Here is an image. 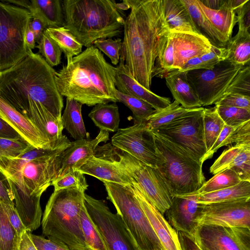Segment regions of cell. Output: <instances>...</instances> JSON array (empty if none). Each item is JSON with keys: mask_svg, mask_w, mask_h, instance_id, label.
<instances>
[{"mask_svg": "<svg viewBox=\"0 0 250 250\" xmlns=\"http://www.w3.org/2000/svg\"><path fill=\"white\" fill-rule=\"evenodd\" d=\"M8 220L19 239L23 232L27 229L23 225L15 206L2 203Z\"/></svg>", "mask_w": 250, "mask_h": 250, "instance_id": "53", "label": "cell"}, {"mask_svg": "<svg viewBox=\"0 0 250 250\" xmlns=\"http://www.w3.org/2000/svg\"><path fill=\"white\" fill-rule=\"evenodd\" d=\"M228 50L226 47H217L212 45L207 53L200 56L203 69H211L219 62L227 59Z\"/></svg>", "mask_w": 250, "mask_h": 250, "instance_id": "50", "label": "cell"}, {"mask_svg": "<svg viewBox=\"0 0 250 250\" xmlns=\"http://www.w3.org/2000/svg\"><path fill=\"white\" fill-rule=\"evenodd\" d=\"M173 41L169 30L161 37L157 57L155 60L152 77L165 78L169 72L174 70Z\"/></svg>", "mask_w": 250, "mask_h": 250, "instance_id": "32", "label": "cell"}, {"mask_svg": "<svg viewBox=\"0 0 250 250\" xmlns=\"http://www.w3.org/2000/svg\"><path fill=\"white\" fill-rule=\"evenodd\" d=\"M45 31L63 53L66 60L82 52V44L64 26L49 27Z\"/></svg>", "mask_w": 250, "mask_h": 250, "instance_id": "34", "label": "cell"}, {"mask_svg": "<svg viewBox=\"0 0 250 250\" xmlns=\"http://www.w3.org/2000/svg\"><path fill=\"white\" fill-rule=\"evenodd\" d=\"M56 72L41 55L33 52L0 71V98L29 119L47 140L54 121L61 120L63 107Z\"/></svg>", "mask_w": 250, "mask_h": 250, "instance_id": "1", "label": "cell"}, {"mask_svg": "<svg viewBox=\"0 0 250 250\" xmlns=\"http://www.w3.org/2000/svg\"><path fill=\"white\" fill-rule=\"evenodd\" d=\"M228 169L235 172L242 181L250 182V145L240 150Z\"/></svg>", "mask_w": 250, "mask_h": 250, "instance_id": "46", "label": "cell"}, {"mask_svg": "<svg viewBox=\"0 0 250 250\" xmlns=\"http://www.w3.org/2000/svg\"><path fill=\"white\" fill-rule=\"evenodd\" d=\"M129 187L165 250H183L178 232L133 182Z\"/></svg>", "mask_w": 250, "mask_h": 250, "instance_id": "18", "label": "cell"}, {"mask_svg": "<svg viewBox=\"0 0 250 250\" xmlns=\"http://www.w3.org/2000/svg\"><path fill=\"white\" fill-rule=\"evenodd\" d=\"M35 43L34 35L28 26L25 35V44L29 51H32L35 48Z\"/></svg>", "mask_w": 250, "mask_h": 250, "instance_id": "61", "label": "cell"}, {"mask_svg": "<svg viewBox=\"0 0 250 250\" xmlns=\"http://www.w3.org/2000/svg\"><path fill=\"white\" fill-rule=\"evenodd\" d=\"M110 148L111 154L105 156L126 173L147 200L164 215L171 205L172 198L157 168L112 146Z\"/></svg>", "mask_w": 250, "mask_h": 250, "instance_id": "10", "label": "cell"}, {"mask_svg": "<svg viewBox=\"0 0 250 250\" xmlns=\"http://www.w3.org/2000/svg\"><path fill=\"white\" fill-rule=\"evenodd\" d=\"M95 125L107 132H117L120 122L119 107L116 103L98 104L88 114Z\"/></svg>", "mask_w": 250, "mask_h": 250, "instance_id": "31", "label": "cell"}, {"mask_svg": "<svg viewBox=\"0 0 250 250\" xmlns=\"http://www.w3.org/2000/svg\"><path fill=\"white\" fill-rule=\"evenodd\" d=\"M116 8L120 11H123L124 10H128L130 9L129 5L126 2L125 0H124L122 3H116Z\"/></svg>", "mask_w": 250, "mask_h": 250, "instance_id": "62", "label": "cell"}, {"mask_svg": "<svg viewBox=\"0 0 250 250\" xmlns=\"http://www.w3.org/2000/svg\"><path fill=\"white\" fill-rule=\"evenodd\" d=\"M130 11L125 19L120 59L128 73L150 90L161 36L169 30L163 0H125Z\"/></svg>", "mask_w": 250, "mask_h": 250, "instance_id": "3", "label": "cell"}, {"mask_svg": "<svg viewBox=\"0 0 250 250\" xmlns=\"http://www.w3.org/2000/svg\"><path fill=\"white\" fill-rule=\"evenodd\" d=\"M181 1L187 9L198 33L208 39L212 45L226 47L221 35L199 8L196 0Z\"/></svg>", "mask_w": 250, "mask_h": 250, "instance_id": "29", "label": "cell"}, {"mask_svg": "<svg viewBox=\"0 0 250 250\" xmlns=\"http://www.w3.org/2000/svg\"><path fill=\"white\" fill-rule=\"evenodd\" d=\"M164 13L169 31L198 33L189 14L181 0H163Z\"/></svg>", "mask_w": 250, "mask_h": 250, "instance_id": "27", "label": "cell"}, {"mask_svg": "<svg viewBox=\"0 0 250 250\" xmlns=\"http://www.w3.org/2000/svg\"><path fill=\"white\" fill-rule=\"evenodd\" d=\"M114 0H63V26L83 46L123 33L125 19Z\"/></svg>", "mask_w": 250, "mask_h": 250, "instance_id": "5", "label": "cell"}, {"mask_svg": "<svg viewBox=\"0 0 250 250\" xmlns=\"http://www.w3.org/2000/svg\"><path fill=\"white\" fill-rule=\"evenodd\" d=\"M225 125L219 116L216 106L204 108L203 126L205 144L207 151L212 146Z\"/></svg>", "mask_w": 250, "mask_h": 250, "instance_id": "38", "label": "cell"}, {"mask_svg": "<svg viewBox=\"0 0 250 250\" xmlns=\"http://www.w3.org/2000/svg\"><path fill=\"white\" fill-rule=\"evenodd\" d=\"M233 143L250 145V120L234 126L225 125L212 146L203 158L202 162L204 163L211 158L220 147Z\"/></svg>", "mask_w": 250, "mask_h": 250, "instance_id": "28", "label": "cell"}, {"mask_svg": "<svg viewBox=\"0 0 250 250\" xmlns=\"http://www.w3.org/2000/svg\"><path fill=\"white\" fill-rule=\"evenodd\" d=\"M31 239L38 250H70L64 243L58 240L30 234Z\"/></svg>", "mask_w": 250, "mask_h": 250, "instance_id": "52", "label": "cell"}, {"mask_svg": "<svg viewBox=\"0 0 250 250\" xmlns=\"http://www.w3.org/2000/svg\"><path fill=\"white\" fill-rule=\"evenodd\" d=\"M196 3L207 19L221 35L227 47L232 39L237 17L229 0H196Z\"/></svg>", "mask_w": 250, "mask_h": 250, "instance_id": "21", "label": "cell"}, {"mask_svg": "<svg viewBox=\"0 0 250 250\" xmlns=\"http://www.w3.org/2000/svg\"><path fill=\"white\" fill-rule=\"evenodd\" d=\"M179 240L183 250H201L191 238L178 232Z\"/></svg>", "mask_w": 250, "mask_h": 250, "instance_id": "60", "label": "cell"}, {"mask_svg": "<svg viewBox=\"0 0 250 250\" xmlns=\"http://www.w3.org/2000/svg\"><path fill=\"white\" fill-rule=\"evenodd\" d=\"M20 240L0 203V250H16Z\"/></svg>", "mask_w": 250, "mask_h": 250, "instance_id": "41", "label": "cell"}, {"mask_svg": "<svg viewBox=\"0 0 250 250\" xmlns=\"http://www.w3.org/2000/svg\"><path fill=\"white\" fill-rule=\"evenodd\" d=\"M250 197V182L242 181L238 184L218 190L197 194L199 204H208L236 199Z\"/></svg>", "mask_w": 250, "mask_h": 250, "instance_id": "33", "label": "cell"}, {"mask_svg": "<svg viewBox=\"0 0 250 250\" xmlns=\"http://www.w3.org/2000/svg\"><path fill=\"white\" fill-rule=\"evenodd\" d=\"M197 194L175 196L166 210L167 221L178 232L192 239L197 225L195 219L199 207L197 202Z\"/></svg>", "mask_w": 250, "mask_h": 250, "instance_id": "17", "label": "cell"}, {"mask_svg": "<svg viewBox=\"0 0 250 250\" xmlns=\"http://www.w3.org/2000/svg\"><path fill=\"white\" fill-rule=\"evenodd\" d=\"M235 13L238 24V32H250V0H248L245 4Z\"/></svg>", "mask_w": 250, "mask_h": 250, "instance_id": "54", "label": "cell"}, {"mask_svg": "<svg viewBox=\"0 0 250 250\" xmlns=\"http://www.w3.org/2000/svg\"><path fill=\"white\" fill-rule=\"evenodd\" d=\"M78 170L83 174L93 176L104 183H112L125 186L132 183L129 177L105 156H97L96 154L92 156Z\"/></svg>", "mask_w": 250, "mask_h": 250, "instance_id": "25", "label": "cell"}, {"mask_svg": "<svg viewBox=\"0 0 250 250\" xmlns=\"http://www.w3.org/2000/svg\"><path fill=\"white\" fill-rule=\"evenodd\" d=\"M84 205L107 250H141L124 221L101 200L84 195Z\"/></svg>", "mask_w": 250, "mask_h": 250, "instance_id": "11", "label": "cell"}, {"mask_svg": "<svg viewBox=\"0 0 250 250\" xmlns=\"http://www.w3.org/2000/svg\"><path fill=\"white\" fill-rule=\"evenodd\" d=\"M152 132L159 158L156 168L171 198L196 192L206 182L203 164L179 145Z\"/></svg>", "mask_w": 250, "mask_h": 250, "instance_id": "7", "label": "cell"}, {"mask_svg": "<svg viewBox=\"0 0 250 250\" xmlns=\"http://www.w3.org/2000/svg\"><path fill=\"white\" fill-rule=\"evenodd\" d=\"M0 137L12 139L22 138L15 130L1 118H0Z\"/></svg>", "mask_w": 250, "mask_h": 250, "instance_id": "58", "label": "cell"}, {"mask_svg": "<svg viewBox=\"0 0 250 250\" xmlns=\"http://www.w3.org/2000/svg\"><path fill=\"white\" fill-rule=\"evenodd\" d=\"M115 96L118 102L124 104L132 111L134 124L146 122L156 110L148 103L131 96L125 94L117 89Z\"/></svg>", "mask_w": 250, "mask_h": 250, "instance_id": "39", "label": "cell"}, {"mask_svg": "<svg viewBox=\"0 0 250 250\" xmlns=\"http://www.w3.org/2000/svg\"><path fill=\"white\" fill-rule=\"evenodd\" d=\"M31 233L28 229L23 232L16 250H38L31 239Z\"/></svg>", "mask_w": 250, "mask_h": 250, "instance_id": "56", "label": "cell"}, {"mask_svg": "<svg viewBox=\"0 0 250 250\" xmlns=\"http://www.w3.org/2000/svg\"><path fill=\"white\" fill-rule=\"evenodd\" d=\"M216 106L219 116L227 125L234 126L250 120V110L235 107Z\"/></svg>", "mask_w": 250, "mask_h": 250, "instance_id": "44", "label": "cell"}, {"mask_svg": "<svg viewBox=\"0 0 250 250\" xmlns=\"http://www.w3.org/2000/svg\"><path fill=\"white\" fill-rule=\"evenodd\" d=\"M51 185L54 190L76 187L85 191L88 187L84 174L78 170H74L58 178L52 182Z\"/></svg>", "mask_w": 250, "mask_h": 250, "instance_id": "45", "label": "cell"}, {"mask_svg": "<svg viewBox=\"0 0 250 250\" xmlns=\"http://www.w3.org/2000/svg\"><path fill=\"white\" fill-rule=\"evenodd\" d=\"M192 240L201 250H250V229L201 225Z\"/></svg>", "mask_w": 250, "mask_h": 250, "instance_id": "16", "label": "cell"}, {"mask_svg": "<svg viewBox=\"0 0 250 250\" xmlns=\"http://www.w3.org/2000/svg\"><path fill=\"white\" fill-rule=\"evenodd\" d=\"M109 140V133L100 130L93 139H83L71 142L62 153L58 178L74 170H79L88 160L97 152L98 146Z\"/></svg>", "mask_w": 250, "mask_h": 250, "instance_id": "20", "label": "cell"}, {"mask_svg": "<svg viewBox=\"0 0 250 250\" xmlns=\"http://www.w3.org/2000/svg\"><path fill=\"white\" fill-rule=\"evenodd\" d=\"M70 145L39 148L30 146L17 157L0 158V171L9 183L15 208L31 232L41 224V197L57 178L62 153Z\"/></svg>", "mask_w": 250, "mask_h": 250, "instance_id": "2", "label": "cell"}, {"mask_svg": "<svg viewBox=\"0 0 250 250\" xmlns=\"http://www.w3.org/2000/svg\"><path fill=\"white\" fill-rule=\"evenodd\" d=\"M112 202L141 250H165L141 208L129 185L104 183Z\"/></svg>", "mask_w": 250, "mask_h": 250, "instance_id": "9", "label": "cell"}, {"mask_svg": "<svg viewBox=\"0 0 250 250\" xmlns=\"http://www.w3.org/2000/svg\"><path fill=\"white\" fill-rule=\"evenodd\" d=\"M111 145L126 152L145 164L156 168L159 158L152 131L146 122L119 128L112 137Z\"/></svg>", "mask_w": 250, "mask_h": 250, "instance_id": "15", "label": "cell"}, {"mask_svg": "<svg viewBox=\"0 0 250 250\" xmlns=\"http://www.w3.org/2000/svg\"><path fill=\"white\" fill-rule=\"evenodd\" d=\"M204 109L203 107L197 108L153 131L179 145L203 164L202 160L207 152L204 133Z\"/></svg>", "mask_w": 250, "mask_h": 250, "instance_id": "13", "label": "cell"}, {"mask_svg": "<svg viewBox=\"0 0 250 250\" xmlns=\"http://www.w3.org/2000/svg\"><path fill=\"white\" fill-rule=\"evenodd\" d=\"M214 104L250 110V97L237 94H229L220 98Z\"/></svg>", "mask_w": 250, "mask_h": 250, "instance_id": "51", "label": "cell"}, {"mask_svg": "<svg viewBox=\"0 0 250 250\" xmlns=\"http://www.w3.org/2000/svg\"><path fill=\"white\" fill-rule=\"evenodd\" d=\"M29 27L34 35L36 42L39 43L47 27L40 20L36 18H32Z\"/></svg>", "mask_w": 250, "mask_h": 250, "instance_id": "57", "label": "cell"}, {"mask_svg": "<svg viewBox=\"0 0 250 250\" xmlns=\"http://www.w3.org/2000/svg\"><path fill=\"white\" fill-rule=\"evenodd\" d=\"M196 108H185L180 105V104L174 100L167 107L159 111H156L152 114L146 122V126L149 130H155L162 125L190 113Z\"/></svg>", "mask_w": 250, "mask_h": 250, "instance_id": "36", "label": "cell"}, {"mask_svg": "<svg viewBox=\"0 0 250 250\" xmlns=\"http://www.w3.org/2000/svg\"><path fill=\"white\" fill-rule=\"evenodd\" d=\"M199 204L197 226H216L250 229V197Z\"/></svg>", "mask_w": 250, "mask_h": 250, "instance_id": "14", "label": "cell"}, {"mask_svg": "<svg viewBox=\"0 0 250 250\" xmlns=\"http://www.w3.org/2000/svg\"><path fill=\"white\" fill-rule=\"evenodd\" d=\"M116 67L108 63L93 45L67 60L55 75L58 89L63 97L88 106L118 102L115 96Z\"/></svg>", "mask_w": 250, "mask_h": 250, "instance_id": "4", "label": "cell"}, {"mask_svg": "<svg viewBox=\"0 0 250 250\" xmlns=\"http://www.w3.org/2000/svg\"><path fill=\"white\" fill-rule=\"evenodd\" d=\"M30 146L22 138L12 139L0 137V158L17 157Z\"/></svg>", "mask_w": 250, "mask_h": 250, "instance_id": "49", "label": "cell"}, {"mask_svg": "<svg viewBox=\"0 0 250 250\" xmlns=\"http://www.w3.org/2000/svg\"><path fill=\"white\" fill-rule=\"evenodd\" d=\"M250 145L236 144L225 149L209 168V172L213 175L228 168L233 160L245 146Z\"/></svg>", "mask_w": 250, "mask_h": 250, "instance_id": "48", "label": "cell"}, {"mask_svg": "<svg viewBox=\"0 0 250 250\" xmlns=\"http://www.w3.org/2000/svg\"><path fill=\"white\" fill-rule=\"evenodd\" d=\"M243 66L226 59L211 69L188 71V81L202 106L214 104L222 97Z\"/></svg>", "mask_w": 250, "mask_h": 250, "instance_id": "12", "label": "cell"}, {"mask_svg": "<svg viewBox=\"0 0 250 250\" xmlns=\"http://www.w3.org/2000/svg\"><path fill=\"white\" fill-rule=\"evenodd\" d=\"M4 1L28 10L32 18L40 20L47 28L63 26L62 0H6Z\"/></svg>", "mask_w": 250, "mask_h": 250, "instance_id": "24", "label": "cell"}, {"mask_svg": "<svg viewBox=\"0 0 250 250\" xmlns=\"http://www.w3.org/2000/svg\"><path fill=\"white\" fill-rule=\"evenodd\" d=\"M36 46L41 55L51 67L61 63L62 52L55 42L44 32Z\"/></svg>", "mask_w": 250, "mask_h": 250, "instance_id": "42", "label": "cell"}, {"mask_svg": "<svg viewBox=\"0 0 250 250\" xmlns=\"http://www.w3.org/2000/svg\"><path fill=\"white\" fill-rule=\"evenodd\" d=\"M82 105L77 101L66 98L65 107L61 117L63 128L75 140L89 139L82 117Z\"/></svg>", "mask_w": 250, "mask_h": 250, "instance_id": "30", "label": "cell"}, {"mask_svg": "<svg viewBox=\"0 0 250 250\" xmlns=\"http://www.w3.org/2000/svg\"><path fill=\"white\" fill-rule=\"evenodd\" d=\"M80 217L83 237L88 250H107L103 236L84 205L82 208Z\"/></svg>", "mask_w": 250, "mask_h": 250, "instance_id": "37", "label": "cell"}, {"mask_svg": "<svg viewBox=\"0 0 250 250\" xmlns=\"http://www.w3.org/2000/svg\"><path fill=\"white\" fill-rule=\"evenodd\" d=\"M198 69H203L202 62L200 56L195 57L188 60L179 70L188 72Z\"/></svg>", "mask_w": 250, "mask_h": 250, "instance_id": "59", "label": "cell"}, {"mask_svg": "<svg viewBox=\"0 0 250 250\" xmlns=\"http://www.w3.org/2000/svg\"><path fill=\"white\" fill-rule=\"evenodd\" d=\"M187 72L174 69L165 77L166 84L175 101L185 108L192 109L202 107L189 84Z\"/></svg>", "mask_w": 250, "mask_h": 250, "instance_id": "26", "label": "cell"}, {"mask_svg": "<svg viewBox=\"0 0 250 250\" xmlns=\"http://www.w3.org/2000/svg\"><path fill=\"white\" fill-rule=\"evenodd\" d=\"M122 44L121 39H101L96 40L93 45L103 52L110 60L113 65H117L120 61V51Z\"/></svg>", "mask_w": 250, "mask_h": 250, "instance_id": "47", "label": "cell"}, {"mask_svg": "<svg viewBox=\"0 0 250 250\" xmlns=\"http://www.w3.org/2000/svg\"><path fill=\"white\" fill-rule=\"evenodd\" d=\"M0 118L15 130L30 145L36 148L58 147L71 144V142L68 140L59 144H51L29 119L0 98Z\"/></svg>", "mask_w": 250, "mask_h": 250, "instance_id": "19", "label": "cell"}, {"mask_svg": "<svg viewBox=\"0 0 250 250\" xmlns=\"http://www.w3.org/2000/svg\"><path fill=\"white\" fill-rule=\"evenodd\" d=\"M232 94H237L250 97V63L244 65L241 68L222 97Z\"/></svg>", "mask_w": 250, "mask_h": 250, "instance_id": "43", "label": "cell"}, {"mask_svg": "<svg viewBox=\"0 0 250 250\" xmlns=\"http://www.w3.org/2000/svg\"><path fill=\"white\" fill-rule=\"evenodd\" d=\"M84 195L85 191L76 187L54 190L41 221L42 234L64 243L70 250H88L80 217Z\"/></svg>", "mask_w": 250, "mask_h": 250, "instance_id": "6", "label": "cell"}, {"mask_svg": "<svg viewBox=\"0 0 250 250\" xmlns=\"http://www.w3.org/2000/svg\"><path fill=\"white\" fill-rule=\"evenodd\" d=\"M32 19L30 12L0 1V71L7 69L33 51L25 44V35Z\"/></svg>", "mask_w": 250, "mask_h": 250, "instance_id": "8", "label": "cell"}, {"mask_svg": "<svg viewBox=\"0 0 250 250\" xmlns=\"http://www.w3.org/2000/svg\"><path fill=\"white\" fill-rule=\"evenodd\" d=\"M174 45V69H180L189 59L208 52L212 45L197 33L170 31Z\"/></svg>", "mask_w": 250, "mask_h": 250, "instance_id": "22", "label": "cell"}, {"mask_svg": "<svg viewBox=\"0 0 250 250\" xmlns=\"http://www.w3.org/2000/svg\"><path fill=\"white\" fill-rule=\"evenodd\" d=\"M119 63L116 67L115 83L119 91L148 103L156 111L164 109L171 104L169 98L160 96L138 83L128 73L120 59Z\"/></svg>", "mask_w": 250, "mask_h": 250, "instance_id": "23", "label": "cell"}, {"mask_svg": "<svg viewBox=\"0 0 250 250\" xmlns=\"http://www.w3.org/2000/svg\"><path fill=\"white\" fill-rule=\"evenodd\" d=\"M14 198L7 178L0 171V203L15 206Z\"/></svg>", "mask_w": 250, "mask_h": 250, "instance_id": "55", "label": "cell"}, {"mask_svg": "<svg viewBox=\"0 0 250 250\" xmlns=\"http://www.w3.org/2000/svg\"><path fill=\"white\" fill-rule=\"evenodd\" d=\"M226 48L228 50L226 60L242 65L250 63V32H238Z\"/></svg>", "mask_w": 250, "mask_h": 250, "instance_id": "35", "label": "cell"}, {"mask_svg": "<svg viewBox=\"0 0 250 250\" xmlns=\"http://www.w3.org/2000/svg\"><path fill=\"white\" fill-rule=\"evenodd\" d=\"M242 181L233 170L227 169L216 173L196 192L197 194L208 193L234 186Z\"/></svg>", "mask_w": 250, "mask_h": 250, "instance_id": "40", "label": "cell"}]
</instances>
